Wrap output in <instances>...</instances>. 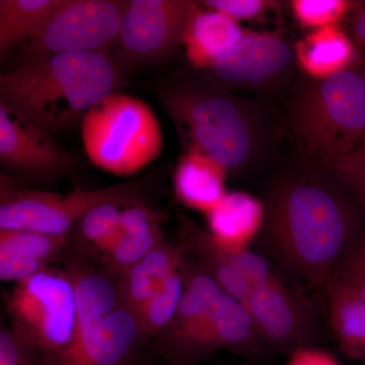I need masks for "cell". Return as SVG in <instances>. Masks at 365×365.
I'll return each mask as SVG.
<instances>
[{
	"label": "cell",
	"instance_id": "d590c367",
	"mask_svg": "<svg viewBox=\"0 0 365 365\" xmlns=\"http://www.w3.org/2000/svg\"><path fill=\"white\" fill-rule=\"evenodd\" d=\"M352 33L356 44L365 49V6L355 11L352 20Z\"/></svg>",
	"mask_w": 365,
	"mask_h": 365
},
{
	"label": "cell",
	"instance_id": "e0dca14e",
	"mask_svg": "<svg viewBox=\"0 0 365 365\" xmlns=\"http://www.w3.org/2000/svg\"><path fill=\"white\" fill-rule=\"evenodd\" d=\"M244 32L237 21L217 11L202 9L199 4L187 26L182 45L194 68L209 71L241 40Z\"/></svg>",
	"mask_w": 365,
	"mask_h": 365
},
{
	"label": "cell",
	"instance_id": "1f68e13d",
	"mask_svg": "<svg viewBox=\"0 0 365 365\" xmlns=\"http://www.w3.org/2000/svg\"><path fill=\"white\" fill-rule=\"evenodd\" d=\"M201 6L239 23L260 18L269 9L277 6L278 2L270 0H206Z\"/></svg>",
	"mask_w": 365,
	"mask_h": 365
},
{
	"label": "cell",
	"instance_id": "603a6c76",
	"mask_svg": "<svg viewBox=\"0 0 365 365\" xmlns=\"http://www.w3.org/2000/svg\"><path fill=\"white\" fill-rule=\"evenodd\" d=\"M333 332L350 357L365 359V300L336 284L326 287Z\"/></svg>",
	"mask_w": 365,
	"mask_h": 365
},
{
	"label": "cell",
	"instance_id": "d6986e66",
	"mask_svg": "<svg viewBox=\"0 0 365 365\" xmlns=\"http://www.w3.org/2000/svg\"><path fill=\"white\" fill-rule=\"evenodd\" d=\"M66 237L0 228V283L23 282L45 270Z\"/></svg>",
	"mask_w": 365,
	"mask_h": 365
},
{
	"label": "cell",
	"instance_id": "f546056e",
	"mask_svg": "<svg viewBox=\"0 0 365 365\" xmlns=\"http://www.w3.org/2000/svg\"><path fill=\"white\" fill-rule=\"evenodd\" d=\"M329 284L338 285L365 300V235Z\"/></svg>",
	"mask_w": 365,
	"mask_h": 365
},
{
	"label": "cell",
	"instance_id": "277c9868",
	"mask_svg": "<svg viewBox=\"0 0 365 365\" xmlns=\"http://www.w3.org/2000/svg\"><path fill=\"white\" fill-rule=\"evenodd\" d=\"M160 100L188 140V150L213 158L227 174L251 163L258 144L256 126L235 101L192 86L163 90Z\"/></svg>",
	"mask_w": 365,
	"mask_h": 365
},
{
	"label": "cell",
	"instance_id": "30bf717a",
	"mask_svg": "<svg viewBox=\"0 0 365 365\" xmlns=\"http://www.w3.org/2000/svg\"><path fill=\"white\" fill-rule=\"evenodd\" d=\"M0 165L16 176L48 180L73 170L76 158L0 101Z\"/></svg>",
	"mask_w": 365,
	"mask_h": 365
},
{
	"label": "cell",
	"instance_id": "484cf974",
	"mask_svg": "<svg viewBox=\"0 0 365 365\" xmlns=\"http://www.w3.org/2000/svg\"><path fill=\"white\" fill-rule=\"evenodd\" d=\"M292 14L300 25L318 29L330 25H339L356 2L349 0H294L290 2Z\"/></svg>",
	"mask_w": 365,
	"mask_h": 365
},
{
	"label": "cell",
	"instance_id": "8992f818",
	"mask_svg": "<svg viewBox=\"0 0 365 365\" xmlns=\"http://www.w3.org/2000/svg\"><path fill=\"white\" fill-rule=\"evenodd\" d=\"M127 4L123 0H63L39 33L19 49V67L56 55L106 52L117 44Z\"/></svg>",
	"mask_w": 365,
	"mask_h": 365
},
{
	"label": "cell",
	"instance_id": "6da1fadb",
	"mask_svg": "<svg viewBox=\"0 0 365 365\" xmlns=\"http://www.w3.org/2000/svg\"><path fill=\"white\" fill-rule=\"evenodd\" d=\"M346 192L334 179L295 175L276 182L263 201L264 251L309 287L326 289L364 237Z\"/></svg>",
	"mask_w": 365,
	"mask_h": 365
},
{
	"label": "cell",
	"instance_id": "7c38bea8",
	"mask_svg": "<svg viewBox=\"0 0 365 365\" xmlns=\"http://www.w3.org/2000/svg\"><path fill=\"white\" fill-rule=\"evenodd\" d=\"M181 237L186 248L198 257L199 263L218 283L223 292L244 302L252 288L275 274L267 259L248 249H230L213 239L208 230L199 227L185 215L180 216Z\"/></svg>",
	"mask_w": 365,
	"mask_h": 365
},
{
	"label": "cell",
	"instance_id": "3957f363",
	"mask_svg": "<svg viewBox=\"0 0 365 365\" xmlns=\"http://www.w3.org/2000/svg\"><path fill=\"white\" fill-rule=\"evenodd\" d=\"M292 128L302 150L319 163L354 150L365 137V71L355 64L307 88L295 105Z\"/></svg>",
	"mask_w": 365,
	"mask_h": 365
},
{
	"label": "cell",
	"instance_id": "8d00e7d4",
	"mask_svg": "<svg viewBox=\"0 0 365 365\" xmlns=\"http://www.w3.org/2000/svg\"><path fill=\"white\" fill-rule=\"evenodd\" d=\"M364 141H365V137H364V140H362V141H361V143H364Z\"/></svg>",
	"mask_w": 365,
	"mask_h": 365
},
{
	"label": "cell",
	"instance_id": "9c48e42d",
	"mask_svg": "<svg viewBox=\"0 0 365 365\" xmlns=\"http://www.w3.org/2000/svg\"><path fill=\"white\" fill-rule=\"evenodd\" d=\"M198 7L189 0H129L116 45L130 62L162 60L182 44Z\"/></svg>",
	"mask_w": 365,
	"mask_h": 365
},
{
	"label": "cell",
	"instance_id": "52a82bcc",
	"mask_svg": "<svg viewBox=\"0 0 365 365\" xmlns=\"http://www.w3.org/2000/svg\"><path fill=\"white\" fill-rule=\"evenodd\" d=\"M14 329L36 351L62 353L76 322L74 281L47 269L18 283L7 297Z\"/></svg>",
	"mask_w": 365,
	"mask_h": 365
},
{
	"label": "cell",
	"instance_id": "d6a6232c",
	"mask_svg": "<svg viewBox=\"0 0 365 365\" xmlns=\"http://www.w3.org/2000/svg\"><path fill=\"white\" fill-rule=\"evenodd\" d=\"M35 352L20 333L0 323V365H37Z\"/></svg>",
	"mask_w": 365,
	"mask_h": 365
},
{
	"label": "cell",
	"instance_id": "ffe728a7",
	"mask_svg": "<svg viewBox=\"0 0 365 365\" xmlns=\"http://www.w3.org/2000/svg\"><path fill=\"white\" fill-rule=\"evenodd\" d=\"M209 234L230 249H248L260 234L265 208L263 201L246 192H227L207 213Z\"/></svg>",
	"mask_w": 365,
	"mask_h": 365
},
{
	"label": "cell",
	"instance_id": "5b68a950",
	"mask_svg": "<svg viewBox=\"0 0 365 365\" xmlns=\"http://www.w3.org/2000/svg\"><path fill=\"white\" fill-rule=\"evenodd\" d=\"M81 126L91 162L116 176L137 174L163 150V130L157 114L140 98L118 91L93 106Z\"/></svg>",
	"mask_w": 365,
	"mask_h": 365
},
{
	"label": "cell",
	"instance_id": "7402d4cb",
	"mask_svg": "<svg viewBox=\"0 0 365 365\" xmlns=\"http://www.w3.org/2000/svg\"><path fill=\"white\" fill-rule=\"evenodd\" d=\"M63 0H0V62L39 33Z\"/></svg>",
	"mask_w": 365,
	"mask_h": 365
},
{
	"label": "cell",
	"instance_id": "9a60e30c",
	"mask_svg": "<svg viewBox=\"0 0 365 365\" xmlns=\"http://www.w3.org/2000/svg\"><path fill=\"white\" fill-rule=\"evenodd\" d=\"M138 333L136 317L128 309H115L81 347L62 355V365H120Z\"/></svg>",
	"mask_w": 365,
	"mask_h": 365
},
{
	"label": "cell",
	"instance_id": "e575fe53",
	"mask_svg": "<svg viewBox=\"0 0 365 365\" xmlns=\"http://www.w3.org/2000/svg\"><path fill=\"white\" fill-rule=\"evenodd\" d=\"M23 189H26L23 180L0 172V200Z\"/></svg>",
	"mask_w": 365,
	"mask_h": 365
},
{
	"label": "cell",
	"instance_id": "7a4b0ae2",
	"mask_svg": "<svg viewBox=\"0 0 365 365\" xmlns=\"http://www.w3.org/2000/svg\"><path fill=\"white\" fill-rule=\"evenodd\" d=\"M120 81L107 51L56 55L0 73V101L53 136L81 125L93 106L116 93Z\"/></svg>",
	"mask_w": 365,
	"mask_h": 365
},
{
	"label": "cell",
	"instance_id": "4fadbf2b",
	"mask_svg": "<svg viewBox=\"0 0 365 365\" xmlns=\"http://www.w3.org/2000/svg\"><path fill=\"white\" fill-rule=\"evenodd\" d=\"M294 58V48L282 36L245 30L241 40L209 71L227 86H260L281 76Z\"/></svg>",
	"mask_w": 365,
	"mask_h": 365
},
{
	"label": "cell",
	"instance_id": "f1b7e54d",
	"mask_svg": "<svg viewBox=\"0 0 365 365\" xmlns=\"http://www.w3.org/2000/svg\"><path fill=\"white\" fill-rule=\"evenodd\" d=\"M160 284L146 272L140 262L125 270L122 292L127 309L137 317Z\"/></svg>",
	"mask_w": 365,
	"mask_h": 365
},
{
	"label": "cell",
	"instance_id": "83f0119b",
	"mask_svg": "<svg viewBox=\"0 0 365 365\" xmlns=\"http://www.w3.org/2000/svg\"><path fill=\"white\" fill-rule=\"evenodd\" d=\"M123 204L104 203L91 208L76 222L79 235L83 241L97 248L105 240L119 230Z\"/></svg>",
	"mask_w": 365,
	"mask_h": 365
},
{
	"label": "cell",
	"instance_id": "836d02e7",
	"mask_svg": "<svg viewBox=\"0 0 365 365\" xmlns=\"http://www.w3.org/2000/svg\"><path fill=\"white\" fill-rule=\"evenodd\" d=\"M287 365H339L331 355L312 348L295 350Z\"/></svg>",
	"mask_w": 365,
	"mask_h": 365
},
{
	"label": "cell",
	"instance_id": "cb8c5ba5",
	"mask_svg": "<svg viewBox=\"0 0 365 365\" xmlns=\"http://www.w3.org/2000/svg\"><path fill=\"white\" fill-rule=\"evenodd\" d=\"M182 290L184 276L181 269L160 283L151 299L137 314L140 333L153 335L168 328L176 314Z\"/></svg>",
	"mask_w": 365,
	"mask_h": 365
},
{
	"label": "cell",
	"instance_id": "44dd1931",
	"mask_svg": "<svg viewBox=\"0 0 365 365\" xmlns=\"http://www.w3.org/2000/svg\"><path fill=\"white\" fill-rule=\"evenodd\" d=\"M261 340L260 332L244 304L223 294L210 314L198 350L249 349Z\"/></svg>",
	"mask_w": 365,
	"mask_h": 365
},
{
	"label": "cell",
	"instance_id": "4316f807",
	"mask_svg": "<svg viewBox=\"0 0 365 365\" xmlns=\"http://www.w3.org/2000/svg\"><path fill=\"white\" fill-rule=\"evenodd\" d=\"M163 242L160 225L146 232L121 235L116 246L107 255L110 263L117 270L124 272L139 263L151 250Z\"/></svg>",
	"mask_w": 365,
	"mask_h": 365
},
{
	"label": "cell",
	"instance_id": "ac0fdd59",
	"mask_svg": "<svg viewBox=\"0 0 365 365\" xmlns=\"http://www.w3.org/2000/svg\"><path fill=\"white\" fill-rule=\"evenodd\" d=\"M294 58L302 71L324 81L355 66L356 48L340 25L314 29L294 46Z\"/></svg>",
	"mask_w": 365,
	"mask_h": 365
},
{
	"label": "cell",
	"instance_id": "5bb4252c",
	"mask_svg": "<svg viewBox=\"0 0 365 365\" xmlns=\"http://www.w3.org/2000/svg\"><path fill=\"white\" fill-rule=\"evenodd\" d=\"M184 290L179 307L167 332L174 344L198 350L210 314L225 292L200 263H187L182 268Z\"/></svg>",
	"mask_w": 365,
	"mask_h": 365
},
{
	"label": "cell",
	"instance_id": "d4e9b609",
	"mask_svg": "<svg viewBox=\"0 0 365 365\" xmlns=\"http://www.w3.org/2000/svg\"><path fill=\"white\" fill-rule=\"evenodd\" d=\"M319 165L365 207V141L349 153L328 158Z\"/></svg>",
	"mask_w": 365,
	"mask_h": 365
},
{
	"label": "cell",
	"instance_id": "4dcf8cb0",
	"mask_svg": "<svg viewBox=\"0 0 365 365\" xmlns=\"http://www.w3.org/2000/svg\"><path fill=\"white\" fill-rule=\"evenodd\" d=\"M184 261L181 250L163 242L151 250L140 263L153 279L162 283L173 274L181 270Z\"/></svg>",
	"mask_w": 365,
	"mask_h": 365
},
{
	"label": "cell",
	"instance_id": "2e32d148",
	"mask_svg": "<svg viewBox=\"0 0 365 365\" xmlns=\"http://www.w3.org/2000/svg\"><path fill=\"white\" fill-rule=\"evenodd\" d=\"M227 170L213 158L187 150L175 170V193L187 207L207 215L227 195Z\"/></svg>",
	"mask_w": 365,
	"mask_h": 365
},
{
	"label": "cell",
	"instance_id": "ba28073f",
	"mask_svg": "<svg viewBox=\"0 0 365 365\" xmlns=\"http://www.w3.org/2000/svg\"><path fill=\"white\" fill-rule=\"evenodd\" d=\"M139 194L137 182L67 194L23 189L0 200V228L66 237L91 208L104 203L140 202Z\"/></svg>",
	"mask_w": 365,
	"mask_h": 365
},
{
	"label": "cell",
	"instance_id": "8fae6325",
	"mask_svg": "<svg viewBox=\"0 0 365 365\" xmlns=\"http://www.w3.org/2000/svg\"><path fill=\"white\" fill-rule=\"evenodd\" d=\"M242 304L251 314L262 339L271 344L299 346L302 349L318 332L313 309L276 275L252 288Z\"/></svg>",
	"mask_w": 365,
	"mask_h": 365
}]
</instances>
